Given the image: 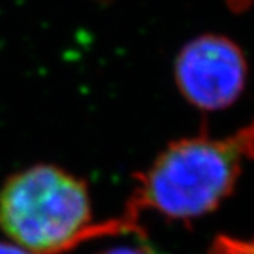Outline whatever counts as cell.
<instances>
[{
    "instance_id": "obj_1",
    "label": "cell",
    "mask_w": 254,
    "mask_h": 254,
    "mask_svg": "<svg viewBox=\"0 0 254 254\" xmlns=\"http://www.w3.org/2000/svg\"><path fill=\"white\" fill-rule=\"evenodd\" d=\"M251 152V126L227 138L201 132L169 142L146 170L135 175L123 217L138 224V213L150 210L190 222L213 213L231 196Z\"/></svg>"
},
{
    "instance_id": "obj_2",
    "label": "cell",
    "mask_w": 254,
    "mask_h": 254,
    "mask_svg": "<svg viewBox=\"0 0 254 254\" xmlns=\"http://www.w3.org/2000/svg\"><path fill=\"white\" fill-rule=\"evenodd\" d=\"M0 228L34 254H63L109 234L141 233L124 217L92 221L89 187L52 164H37L6 179L0 189Z\"/></svg>"
},
{
    "instance_id": "obj_3",
    "label": "cell",
    "mask_w": 254,
    "mask_h": 254,
    "mask_svg": "<svg viewBox=\"0 0 254 254\" xmlns=\"http://www.w3.org/2000/svg\"><path fill=\"white\" fill-rule=\"evenodd\" d=\"M183 97L202 111H221L238 101L247 81L242 49L228 37L204 34L189 42L175 62Z\"/></svg>"
},
{
    "instance_id": "obj_4",
    "label": "cell",
    "mask_w": 254,
    "mask_h": 254,
    "mask_svg": "<svg viewBox=\"0 0 254 254\" xmlns=\"http://www.w3.org/2000/svg\"><path fill=\"white\" fill-rule=\"evenodd\" d=\"M208 254H253V245L250 241L219 234L210 245Z\"/></svg>"
},
{
    "instance_id": "obj_5",
    "label": "cell",
    "mask_w": 254,
    "mask_h": 254,
    "mask_svg": "<svg viewBox=\"0 0 254 254\" xmlns=\"http://www.w3.org/2000/svg\"><path fill=\"white\" fill-rule=\"evenodd\" d=\"M98 254H147V251L139 247H129V245H121V247H114L106 251H101Z\"/></svg>"
},
{
    "instance_id": "obj_6",
    "label": "cell",
    "mask_w": 254,
    "mask_h": 254,
    "mask_svg": "<svg viewBox=\"0 0 254 254\" xmlns=\"http://www.w3.org/2000/svg\"><path fill=\"white\" fill-rule=\"evenodd\" d=\"M0 254H34L14 242H0Z\"/></svg>"
},
{
    "instance_id": "obj_7",
    "label": "cell",
    "mask_w": 254,
    "mask_h": 254,
    "mask_svg": "<svg viewBox=\"0 0 254 254\" xmlns=\"http://www.w3.org/2000/svg\"><path fill=\"white\" fill-rule=\"evenodd\" d=\"M225 3L234 11V12H242L245 11L250 3H251V0H225Z\"/></svg>"
}]
</instances>
